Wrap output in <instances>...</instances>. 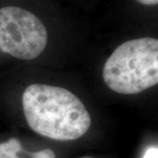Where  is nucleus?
Instances as JSON below:
<instances>
[{"mask_svg": "<svg viewBox=\"0 0 158 158\" xmlns=\"http://www.w3.org/2000/svg\"><path fill=\"white\" fill-rule=\"evenodd\" d=\"M24 114L30 128L56 141H74L89 130L91 118L81 99L58 86L29 85L22 96Z\"/></svg>", "mask_w": 158, "mask_h": 158, "instance_id": "f257e3e1", "label": "nucleus"}, {"mask_svg": "<svg viewBox=\"0 0 158 158\" xmlns=\"http://www.w3.org/2000/svg\"><path fill=\"white\" fill-rule=\"evenodd\" d=\"M103 79L119 94H137L158 85V40L150 37L127 40L108 57Z\"/></svg>", "mask_w": 158, "mask_h": 158, "instance_id": "f03ea898", "label": "nucleus"}, {"mask_svg": "<svg viewBox=\"0 0 158 158\" xmlns=\"http://www.w3.org/2000/svg\"><path fill=\"white\" fill-rule=\"evenodd\" d=\"M48 32L34 13L17 6L0 9V50L21 60H34L44 51Z\"/></svg>", "mask_w": 158, "mask_h": 158, "instance_id": "7ed1b4c3", "label": "nucleus"}, {"mask_svg": "<svg viewBox=\"0 0 158 158\" xmlns=\"http://www.w3.org/2000/svg\"><path fill=\"white\" fill-rule=\"evenodd\" d=\"M23 149L20 141L16 138L0 143V158H20L19 153ZM28 158H56V154L49 148L31 153Z\"/></svg>", "mask_w": 158, "mask_h": 158, "instance_id": "20e7f679", "label": "nucleus"}, {"mask_svg": "<svg viewBox=\"0 0 158 158\" xmlns=\"http://www.w3.org/2000/svg\"><path fill=\"white\" fill-rule=\"evenodd\" d=\"M143 158H158V148H150L144 154Z\"/></svg>", "mask_w": 158, "mask_h": 158, "instance_id": "39448f33", "label": "nucleus"}, {"mask_svg": "<svg viewBox=\"0 0 158 158\" xmlns=\"http://www.w3.org/2000/svg\"><path fill=\"white\" fill-rule=\"evenodd\" d=\"M141 5L145 6H156L158 5V0H136Z\"/></svg>", "mask_w": 158, "mask_h": 158, "instance_id": "423d86ee", "label": "nucleus"}, {"mask_svg": "<svg viewBox=\"0 0 158 158\" xmlns=\"http://www.w3.org/2000/svg\"><path fill=\"white\" fill-rule=\"evenodd\" d=\"M81 158H92V157H89V156H85V157H81Z\"/></svg>", "mask_w": 158, "mask_h": 158, "instance_id": "0eeeda50", "label": "nucleus"}]
</instances>
